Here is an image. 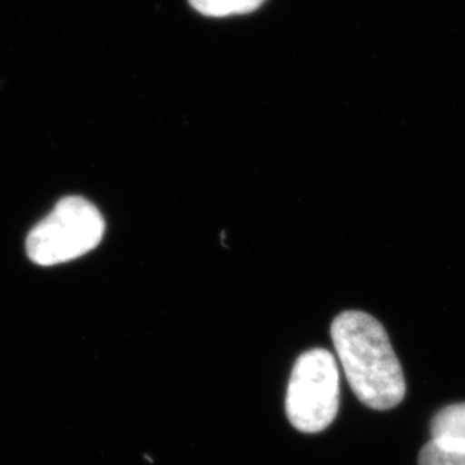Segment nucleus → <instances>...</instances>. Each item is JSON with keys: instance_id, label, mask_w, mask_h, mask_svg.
I'll list each match as a JSON object with an SVG mask.
<instances>
[{"instance_id": "39448f33", "label": "nucleus", "mask_w": 465, "mask_h": 465, "mask_svg": "<svg viewBox=\"0 0 465 465\" xmlns=\"http://www.w3.org/2000/svg\"><path fill=\"white\" fill-rule=\"evenodd\" d=\"M263 0H190L196 11L208 17H228L255 11Z\"/></svg>"}, {"instance_id": "423d86ee", "label": "nucleus", "mask_w": 465, "mask_h": 465, "mask_svg": "<svg viewBox=\"0 0 465 465\" xmlns=\"http://www.w3.org/2000/svg\"><path fill=\"white\" fill-rule=\"evenodd\" d=\"M419 465H465V452H452L430 441L421 449Z\"/></svg>"}, {"instance_id": "7ed1b4c3", "label": "nucleus", "mask_w": 465, "mask_h": 465, "mask_svg": "<svg viewBox=\"0 0 465 465\" xmlns=\"http://www.w3.org/2000/svg\"><path fill=\"white\" fill-rule=\"evenodd\" d=\"M339 410V371L333 354L316 348L295 361L286 391V414L295 430L315 434L333 423Z\"/></svg>"}, {"instance_id": "20e7f679", "label": "nucleus", "mask_w": 465, "mask_h": 465, "mask_svg": "<svg viewBox=\"0 0 465 465\" xmlns=\"http://www.w3.org/2000/svg\"><path fill=\"white\" fill-rule=\"evenodd\" d=\"M432 440L440 448L465 452V404L449 405L441 410L430 425Z\"/></svg>"}, {"instance_id": "f257e3e1", "label": "nucleus", "mask_w": 465, "mask_h": 465, "mask_svg": "<svg viewBox=\"0 0 465 465\" xmlns=\"http://www.w3.org/2000/svg\"><path fill=\"white\" fill-rule=\"evenodd\" d=\"M331 339L354 395L366 407L391 410L405 396V378L387 331L373 316L342 312L331 324Z\"/></svg>"}, {"instance_id": "f03ea898", "label": "nucleus", "mask_w": 465, "mask_h": 465, "mask_svg": "<svg viewBox=\"0 0 465 465\" xmlns=\"http://www.w3.org/2000/svg\"><path fill=\"white\" fill-rule=\"evenodd\" d=\"M105 223L94 203L80 196H68L36 223L27 235L26 253L43 267L74 261L102 242Z\"/></svg>"}]
</instances>
